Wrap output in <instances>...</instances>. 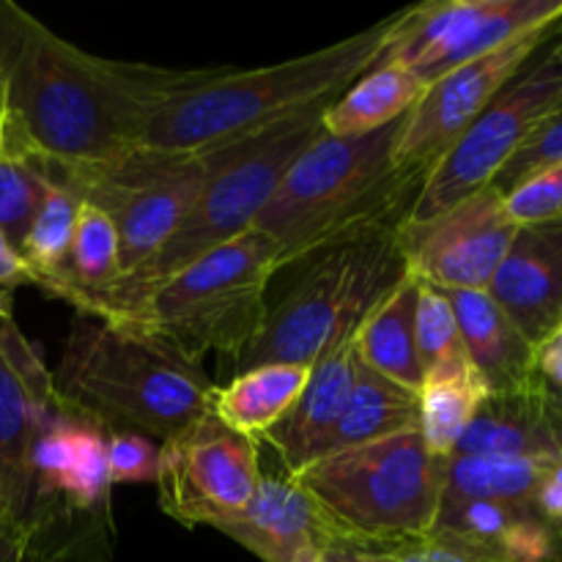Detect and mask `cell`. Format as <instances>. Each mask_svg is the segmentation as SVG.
I'll return each mask as SVG.
<instances>
[{
    "label": "cell",
    "mask_w": 562,
    "mask_h": 562,
    "mask_svg": "<svg viewBox=\"0 0 562 562\" xmlns=\"http://www.w3.org/2000/svg\"><path fill=\"white\" fill-rule=\"evenodd\" d=\"M192 75L97 58L0 0V130L47 168H99L135 151L151 110Z\"/></svg>",
    "instance_id": "6da1fadb"
},
{
    "label": "cell",
    "mask_w": 562,
    "mask_h": 562,
    "mask_svg": "<svg viewBox=\"0 0 562 562\" xmlns=\"http://www.w3.org/2000/svg\"><path fill=\"white\" fill-rule=\"evenodd\" d=\"M401 126L404 119L360 137L318 132L291 162L252 223L278 245L280 272L409 217L428 168L393 162Z\"/></svg>",
    "instance_id": "7a4b0ae2"
},
{
    "label": "cell",
    "mask_w": 562,
    "mask_h": 562,
    "mask_svg": "<svg viewBox=\"0 0 562 562\" xmlns=\"http://www.w3.org/2000/svg\"><path fill=\"white\" fill-rule=\"evenodd\" d=\"M395 14L316 53L247 71L203 69L162 99L143 124L137 148L201 154L256 135L289 115L329 104L382 53Z\"/></svg>",
    "instance_id": "3957f363"
},
{
    "label": "cell",
    "mask_w": 562,
    "mask_h": 562,
    "mask_svg": "<svg viewBox=\"0 0 562 562\" xmlns=\"http://www.w3.org/2000/svg\"><path fill=\"white\" fill-rule=\"evenodd\" d=\"M53 384L66 415L162 442L203 420L217 387L159 340L86 313L71 318Z\"/></svg>",
    "instance_id": "277c9868"
},
{
    "label": "cell",
    "mask_w": 562,
    "mask_h": 562,
    "mask_svg": "<svg viewBox=\"0 0 562 562\" xmlns=\"http://www.w3.org/2000/svg\"><path fill=\"white\" fill-rule=\"evenodd\" d=\"M398 228L357 236L291 267L296 278L267 305V318L236 360V373L258 366H316L355 338L373 307L409 274Z\"/></svg>",
    "instance_id": "5b68a950"
},
{
    "label": "cell",
    "mask_w": 562,
    "mask_h": 562,
    "mask_svg": "<svg viewBox=\"0 0 562 562\" xmlns=\"http://www.w3.org/2000/svg\"><path fill=\"white\" fill-rule=\"evenodd\" d=\"M278 272V245L250 228L148 291L113 324L159 340L195 366L212 351L236 362L267 318Z\"/></svg>",
    "instance_id": "8992f818"
},
{
    "label": "cell",
    "mask_w": 562,
    "mask_h": 562,
    "mask_svg": "<svg viewBox=\"0 0 562 562\" xmlns=\"http://www.w3.org/2000/svg\"><path fill=\"white\" fill-rule=\"evenodd\" d=\"M445 459L420 426L346 448L302 467L294 477L335 536L360 549H382L434 530L442 505Z\"/></svg>",
    "instance_id": "52a82bcc"
},
{
    "label": "cell",
    "mask_w": 562,
    "mask_h": 562,
    "mask_svg": "<svg viewBox=\"0 0 562 562\" xmlns=\"http://www.w3.org/2000/svg\"><path fill=\"white\" fill-rule=\"evenodd\" d=\"M329 104L307 108L256 135L228 143L217 173L198 198L195 209L176 228V234L159 247L151 261L121 278L108 294L99 296L97 305L86 316L104 318V322L124 316L148 291L162 285L176 272L195 263L214 247L250 231L291 162L322 132V113Z\"/></svg>",
    "instance_id": "ba28073f"
},
{
    "label": "cell",
    "mask_w": 562,
    "mask_h": 562,
    "mask_svg": "<svg viewBox=\"0 0 562 562\" xmlns=\"http://www.w3.org/2000/svg\"><path fill=\"white\" fill-rule=\"evenodd\" d=\"M225 146L201 154H159L135 148L99 168L60 170L42 165L44 173L75 187L86 203L102 209L119 234L121 278L151 261L176 234L198 198L217 173Z\"/></svg>",
    "instance_id": "9c48e42d"
},
{
    "label": "cell",
    "mask_w": 562,
    "mask_h": 562,
    "mask_svg": "<svg viewBox=\"0 0 562 562\" xmlns=\"http://www.w3.org/2000/svg\"><path fill=\"white\" fill-rule=\"evenodd\" d=\"M562 66L552 36L486 110L426 170L406 223L426 225L492 187L538 121L560 102Z\"/></svg>",
    "instance_id": "30bf717a"
},
{
    "label": "cell",
    "mask_w": 562,
    "mask_h": 562,
    "mask_svg": "<svg viewBox=\"0 0 562 562\" xmlns=\"http://www.w3.org/2000/svg\"><path fill=\"white\" fill-rule=\"evenodd\" d=\"M562 22V0H431L395 14L376 66H401L431 86L536 27Z\"/></svg>",
    "instance_id": "8fae6325"
},
{
    "label": "cell",
    "mask_w": 562,
    "mask_h": 562,
    "mask_svg": "<svg viewBox=\"0 0 562 562\" xmlns=\"http://www.w3.org/2000/svg\"><path fill=\"white\" fill-rule=\"evenodd\" d=\"M258 481L256 439L225 428L212 412L162 442L159 503L181 525L220 530L247 508Z\"/></svg>",
    "instance_id": "7c38bea8"
},
{
    "label": "cell",
    "mask_w": 562,
    "mask_h": 562,
    "mask_svg": "<svg viewBox=\"0 0 562 562\" xmlns=\"http://www.w3.org/2000/svg\"><path fill=\"white\" fill-rule=\"evenodd\" d=\"M519 225L494 187L475 192L426 225L398 228L406 272L442 291H486Z\"/></svg>",
    "instance_id": "4fadbf2b"
},
{
    "label": "cell",
    "mask_w": 562,
    "mask_h": 562,
    "mask_svg": "<svg viewBox=\"0 0 562 562\" xmlns=\"http://www.w3.org/2000/svg\"><path fill=\"white\" fill-rule=\"evenodd\" d=\"M58 412L53 373L14 322L0 324V521L42 527L31 456Z\"/></svg>",
    "instance_id": "5bb4252c"
},
{
    "label": "cell",
    "mask_w": 562,
    "mask_h": 562,
    "mask_svg": "<svg viewBox=\"0 0 562 562\" xmlns=\"http://www.w3.org/2000/svg\"><path fill=\"white\" fill-rule=\"evenodd\" d=\"M558 25L536 27L492 53L456 66L426 88L409 110L395 143L398 168H431L434 159L492 104V99L525 69Z\"/></svg>",
    "instance_id": "9a60e30c"
},
{
    "label": "cell",
    "mask_w": 562,
    "mask_h": 562,
    "mask_svg": "<svg viewBox=\"0 0 562 562\" xmlns=\"http://www.w3.org/2000/svg\"><path fill=\"white\" fill-rule=\"evenodd\" d=\"M488 296L532 346L562 322V223L519 225Z\"/></svg>",
    "instance_id": "2e32d148"
},
{
    "label": "cell",
    "mask_w": 562,
    "mask_h": 562,
    "mask_svg": "<svg viewBox=\"0 0 562 562\" xmlns=\"http://www.w3.org/2000/svg\"><path fill=\"white\" fill-rule=\"evenodd\" d=\"M453 456L562 461V412L541 376L516 390L488 393Z\"/></svg>",
    "instance_id": "e0dca14e"
},
{
    "label": "cell",
    "mask_w": 562,
    "mask_h": 562,
    "mask_svg": "<svg viewBox=\"0 0 562 562\" xmlns=\"http://www.w3.org/2000/svg\"><path fill=\"white\" fill-rule=\"evenodd\" d=\"M322 510L311 494L285 472L261 475L256 494L236 519L225 521L220 532L263 562H294L296 554L324 532Z\"/></svg>",
    "instance_id": "ac0fdd59"
},
{
    "label": "cell",
    "mask_w": 562,
    "mask_h": 562,
    "mask_svg": "<svg viewBox=\"0 0 562 562\" xmlns=\"http://www.w3.org/2000/svg\"><path fill=\"white\" fill-rule=\"evenodd\" d=\"M459 322L472 368L492 393L516 390L538 379L536 346L516 329L488 291H445Z\"/></svg>",
    "instance_id": "d6986e66"
},
{
    "label": "cell",
    "mask_w": 562,
    "mask_h": 562,
    "mask_svg": "<svg viewBox=\"0 0 562 562\" xmlns=\"http://www.w3.org/2000/svg\"><path fill=\"white\" fill-rule=\"evenodd\" d=\"M355 368L357 357L355 338H351L329 355H324L311 368V379H307L300 401L263 437L280 453V461H283L289 475H296L311 461L316 445L327 437L329 428L340 417L351 393V384H355Z\"/></svg>",
    "instance_id": "ffe728a7"
},
{
    "label": "cell",
    "mask_w": 562,
    "mask_h": 562,
    "mask_svg": "<svg viewBox=\"0 0 562 562\" xmlns=\"http://www.w3.org/2000/svg\"><path fill=\"white\" fill-rule=\"evenodd\" d=\"M417 294L420 280L406 274L355 333V357L398 387L420 393L423 366L417 355Z\"/></svg>",
    "instance_id": "44dd1931"
},
{
    "label": "cell",
    "mask_w": 562,
    "mask_h": 562,
    "mask_svg": "<svg viewBox=\"0 0 562 562\" xmlns=\"http://www.w3.org/2000/svg\"><path fill=\"white\" fill-rule=\"evenodd\" d=\"M412 426H420V395L387 382L357 360L355 384H351L344 412L329 428L327 437L316 445L307 464L324 459V456L340 453L346 448H357V445L406 431Z\"/></svg>",
    "instance_id": "7402d4cb"
},
{
    "label": "cell",
    "mask_w": 562,
    "mask_h": 562,
    "mask_svg": "<svg viewBox=\"0 0 562 562\" xmlns=\"http://www.w3.org/2000/svg\"><path fill=\"white\" fill-rule=\"evenodd\" d=\"M313 366H258L214 387L212 415L231 431L263 439L300 401Z\"/></svg>",
    "instance_id": "603a6c76"
},
{
    "label": "cell",
    "mask_w": 562,
    "mask_h": 562,
    "mask_svg": "<svg viewBox=\"0 0 562 562\" xmlns=\"http://www.w3.org/2000/svg\"><path fill=\"white\" fill-rule=\"evenodd\" d=\"M423 86L401 66H376L351 82L322 113V132L335 137H360L406 119L423 99Z\"/></svg>",
    "instance_id": "cb8c5ba5"
},
{
    "label": "cell",
    "mask_w": 562,
    "mask_h": 562,
    "mask_svg": "<svg viewBox=\"0 0 562 562\" xmlns=\"http://www.w3.org/2000/svg\"><path fill=\"white\" fill-rule=\"evenodd\" d=\"M554 464L499 456H450L442 472V505L486 499V503L532 508Z\"/></svg>",
    "instance_id": "d4e9b609"
},
{
    "label": "cell",
    "mask_w": 562,
    "mask_h": 562,
    "mask_svg": "<svg viewBox=\"0 0 562 562\" xmlns=\"http://www.w3.org/2000/svg\"><path fill=\"white\" fill-rule=\"evenodd\" d=\"M488 384L472 366L434 371L420 387V431L428 450L439 459H450L464 437L475 412L488 398Z\"/></svg>",
    "instance_id": "484cf974"
},
{
    "label": "cell",
    "mask_w": 562,
    "mask_h": 562,
    "mask_svg": "<svg viewBox=\"0 0 562 562\" xmlns=\"http://www.w3.org/2000/svg\"><path fill=\"white\" fill-rule=\"evenodd\" d=\"M47 179L44 201L20 250L22 261L27 263L33 274V285L44 291L64 269L71 236H75L77 214L82 206V198L75 187L66 184L64 179H55V176H47Z\"/></svg>",
    "instance_id": "4316f807"
},
{
    "label": "cell",
    "mask_w": 562,
    "mask_h": 562,
    "mask_svg": "<svg viewBox=\"0 0 562 562\" xmlns=\"http://www.w3.org/2000/svg\"><path fill=\"white\" fill-rule=\"evenodd\" d=\"M47 173L33 157L0 130V234L16 252L22 250L33 217L47 192Z\"/></svg>",
    "instance_id": "83f0119b"
},
{
    "label": "cell",
    "mask_w": 562,
    "mask_h": 562,
    "mask_svg": "<svg viewBox=\"0 0 562 562\" xmlns=\"http://www.w3.org/2000/svg\"><path fill=\"white\" fill-rule=\"evenodd\" d=\"M417 355H420L423 379L434 371L472 366L448 294L428 283H420L417 294Z\"/></svg>",
    "instance_id": "f1b7e54d"
},
{
    "label": "cell",
    "mask_w": 562,
    "mask_h": 562,
    "mask_svg": "<svg viewBox=\"0 0 562 562\" xmlns=\"http://www.w3.org/2000/svg\"><path fill=\"white\" fill-rule=\"evenodd\" d=\"M562 162V97L560 102L543 115L536 124V130L527 135V140L521 143L519 151L508 159L503 170L497 173V179L492 181V187L503 195H510L519 184H525L527 179L538 176L541 170L554 168Z\"/></svg>",
    "instance_id": "f546056e"
},
{
    "label": "cell",
    "mask_w": 562,
    "mask_h": 562,
    "mask_svg": "<svg viewBox=\"0 0 562 562\" xmlns=\"http://www.w3.org/2000/svg\"><path fill=\"white\" fill-rule=\"evenodd\" d=\"M110 486L108 470V431L82 420L80 442H77L75 464L60 486V497L75 508H93L102 503Z\"/></svg>",
    "instance_id": "4dcf8cb0"
},
{
    "label": "cell",
    "mask_w": 562,
    "mask_h": 562,
    "mask_svg": "<svg viewBox=\"0 0 562 562\" xmlns=\"http://www.w3.org/2000/svg\"><path fill=\"white\" fill-rule=\"evenodd\" d=\"M162 445L135 431H108L110 483H157Z\"/></svg>",
    "instance_id": "1f68e13d"
},
{
    "label": "cell",
    "mask_w": 562,
    "mask_h": 562,
    "mask_svg": "<svg viewBox=\"0 0 562 562\" xmlns=\"http://www.w3.org/2000/svg\"><path fill=\"white\" fill-rule=\"evenodd\" d=\"M505 209L516 225L562 223V162L505 195Z\"/></svg>",
    "instance_id": "d6a6232c"
},
{
    "label": "cell",
    "mask_w": 562,
    "mask_h": 562,
    "mask_svg": "<svg viewBox=\"0 0 562 562\" xmlns=\"http://www.w3.org/2000/svg\"><path fill=\"white\" fill-rule=\"evenodd\" d=\"M376 562H497L445 532L431 530L423 538L393 543L382 549H366Z\"/></svg>",
    "instance_id": "836d02e7"
},
{
    "label": "cell",
    "mask_w": 562,
    "mask_h": 562,
    "mask_svg": "<svg viewBox=\"0 0 562 562\" xmlns=\"http://www.w3.org/2000/svg\"><path fill=\"white\" fill-rule=\"evenodd\" d=\"M0 562H47L42 527H16L0 521Z\"/></svg>",
    "instance_id": "e575fe53"
},
{
    "label": "cell",
    "mask_w": 562,
    "mask_h": 562,
    "mask_svg": "<svg viewBox=\"0 0 562 562\" xmlns=\"http://www.w3.org/2000/svg\"><path fill=\"white\" fill-rule=\"evenodd\" d=\"M536 373L549 390H562V322L536 346Z\"/></svg>",
    "instance_id": "d590c367"
},
{
    "label": "cell",
    "mask_w": 562,
    "mask_h": 562,
    "mask_svg": "<svg viewBox=\"0 0 562 562\" xmlns=\"http://www.w3.org/2000/svg\"><path fill=\"white\" fill-rule=\"evenodd\" d=\"M22 283L33 285L31 269L22 261L20 252L9 245V239L0 234V294L11 296V291Z\"/></svg>",
    "instance_id": "8d00e7d4"
},
{
    "label": "cell",
    "mask_w": 562,
    "mask_h": 562,
    "mask_svg": "<svg viewBox=\"0 0 562 562\" xmlns=\"http://www.w3.org/2000/svg\"><path fill=\"white\" fill-rule=\"evenodd\" d=\"M318 562H376V560H373L366 549L355 547V543L335 536L327 525L324 527L322 538H318Z\"/></svg>",
    "instance_id": "74e56055"
},
{
    "label": "cell",
    "mask_w": 562,
    "mask_h": 562,
    "mask_svg": "<svg viewBox=\"0 0 562 562\" xmlns=\"http://www.w3.org/2000/svg\"><path fill=\"white\" fill-rule=\"evenodd\" d=\"M11 318V296L0 294V322H9Z\"/></svg>",
    "instance_id": "f35d334b"
},
{
    "label": "cell",
    "mask_w": 562,
    "mask_h": 562,
    "mask_svg": "<svg viewBox=\"0 0 562 562\" xmlns=\"http://www.w3.org/2000/svg\"><path fill=\"white\" fill-rule=\"evenodd\" d=\"M549 393H552L554 404H558V406H560V412H562V390H549Z\"/></svg>",
    "instance_id": "ab89813d"
},
{
    "label": "cell",
    "mask_w": 562,
    "mask_h": 562,
    "mask_svg": "<svg viewBox=\"0 0 562 562\" xmlns=\"http://www.w3.org/2000/svg\"><path fill=\"white\" fill-rule=\"evenodd\" d=\"M558 55H560V66H562V31H560V36H558Z\"/></svg>",
    "instance_id": "60d3db41"
}]
</instances>
